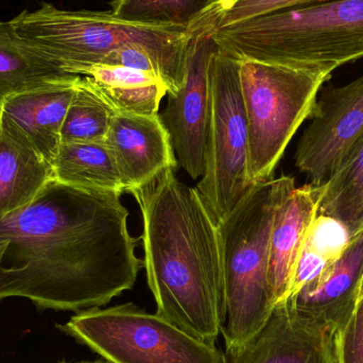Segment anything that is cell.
I'll list each match as a JSON object with an SVG mask.
<instances>
[{
    "mask_svg": "<svg viewBox=\"0 0 363 363\" xmlns=\"http://www.w3.org/2000/svg\"><path fill=\"white\" fill-rule=\"evenodd\" d=\"M123 194L52 179L27 206L0 217V301L38 308H100L131 290L144 268Z\"/></svg>",
    "mask_w": 363,
    "mask_h": 363,
    "instance_id": "6da1fadb",
    "label": "cell"
},
{
    "mask_svg": "<svg viewBox=\"0 0 363 363\" xmlns=\"http://www.w3.org/2000/svg\"><path fill=\"white\" fill-rule=\"evenodd\" d=\"M129 194L142 213L144 268L157 315L216 345L224 302L217 222L174 170Z\"/></svg>",
    "mask_w": 363,
    "mask_h": 363,
    "instance_id": "7a4b0ae2",
    "label": "cell"
},
{
    "mask_svg": "<svg viewBox=\"0 0 363 363\" xmlns=\"http://www.w3.org/2000/svg\"><path fill=\"white\" fill-rule=\"evenodd\" d=\"M233 57L294 68H337L363 57V0H326L213 30Z\"/></svg>",
    "mask_w": 363,
    "mask_h": 363,
    "instance_id": "3957f363",
    "label": "cell"
},
{
    "mask_svg": "<svg viewBox=\"0 0 363 363\" xmlns=\"http://www.w3.org/2000/svg\"><path fill=\"white\" fill-rule=\"evenodd\" d=\"M11 23L21 40L68 74L83 76L113 51L140 46L157 62L168 93L180 85L190 35L185 28L130 23L111 11L60 10L46 2Z\"/></svg>",
    "mask_w": 363,
    "mask_h": 363,
    "instance_id": "277c9868",
    "label": "cell"
},
{
    "mask_svg": "<svg viewBox=\"0 0 363 363\" xmlns=\"http://www.w3.org/2000/svg\"><path fill=\"white\" fill-rule=\"evenodd\" d=\"M277 179L255 184L218 223L223 269L221 335L225 353L251 340L275 308L269 253Z\"/></svg>",
    "mask_w": 363,
    "mask_h": 363,
    "instance_id": "5b68a950",
    "label": "cell"
},
{
    "mask_svg": "<svg viewBox=\"0 0 363 363\" xmlns=\"http://www.w3.org/2000/svg\"><path fill=\"white\" fill-rule=\"evenodd\" d=\"M240 85L249 134L252 185L272 180L288 145L311 119L332 72L240 61Z\"/></svg>",
    "mask_w": 363,
    "mask_h": 363,
    "instance_id": "8992f818",
    "label": "cell"
},
{
    "mask_svg": "<svg viewBox=\"0 0 363 363\" xmlns=\"http://www.w3.org/2000/svg\"><path fill=\"white\" fill-rule=\"evenodd\" d=\"M57 328L112 363H225L216 345L133 303L79 311Z\"/></svg>",
    "mask_w": 363,
    "mask_h": 363,
    "instance_id": "52a82bcc",
    "label": "cell"
},
{
    "mask_svg": "<svg viewBox=\"0 0 363 363\" xmlns=\"http://www.w3.org/2000/svg\"><path fill=\"white\" fill-rule=\"evenodd\" d=\"M240 60L218 47L209 63L208 129L204 172L196 185L217 223L252 187Z\"/></svg>",
    "mask_w": 363,
    "mask_h": 363,
    "instance_id": "ba28073f",
    "label": "cell"
},
{
    "mask_svg": "<svg viewBox=\"0 0 363 363\" xmlns=\"http://www.w3.org/2000/svg\"><path fill=\"white\" fill-rule=\"evenodd\" d=\"M354 304V290L320 306L288 298L251 340L225 353V363H340L342 333Z\"/></svg>",
    "mask_w": 363,
    "mask_h": 363,
    "instance_id": "9c48e42d",
    "label": "cell"
},
{
    "mask_svg": "<svg viewBox=\"0 0 363 363\" xmlns=\"http://www.w3.org/2000/svg\"><path fill=\"white\" fill-rule=\"evenodd\" d=\"M189 32L180 85L167 94V106L160 117L169 132L179 165L196 180L204 172L211 100L209 63L218 45L209 30L196 27Z\"/></svg>",
    "mask_w": 363,
    "mask_h": 363,
    "instance_id": "30bf717a",
    "label": "cell"
},
{
    "mask_svg": "<svg viewBox=\"0 0 363 363\" xmlns=\"http://www.w3.org/2000/svg\"><path fill=\"white\" fill-rule=\"evenodd\" d=\"M311 123L294 155L296 167L313 185H321L338 168L363 134V74L318 96Z\"/></svg>",
    "mask_w": 363,
    "mask_h": 363,
    "instance_id": "8fae6325",
    "label": "cell"
},
{
    "mask_svg": "<svg viewBox=\"0 0 363 363\" xmlns=\"http://www.w3.org/2000/svg\"><path fill=\"white\" fill-rule=\"evenodd\" d=\"M319 209L318 186L308 183L298 187L292 177L277 178L269 253V281L275 306L287 298L298 256Z\"/></svg>",
    "mask_w": 363,
    "mask_h": 363,
    "instance_id": "7c38bea8",
    "label": "cell"
},
{
    "mask_svg": "<svg viewBox=\"0 0 363 363\" xmlns=\"http://www.w3.org/2000/svg\"><path fill=\"white\" fill-rule=\"evenodd\" d=\"M125 192L144 187L179 163L172 138L160 114H115L106 138Z\"/></svg>",
    "mask_w": 363,
    "mask_h": 363,
    "instance_id": "4fadbf2b",
    "label": "cell"
},
{
    "mask_svg": "<svg viewBox=\"0 0 363 363\" xmlns=\"http://www.w3.org/2000/svg\"><path fill=\"white\" fill-rule=\"evenodd\" d=\"M53 179V166L0 110V217L32 202Z\"/></svg>",
    "mask_w": 363,
    "mask_h": 363,
    "instance_id": "5bb4252c",
    "label": "cell"
},
{
    "mask_svg": "<svg viewBox=\"0 0 363 363\" xmlns=\"http://www.w3.org/2000/svg\"><path fill=\"white\" fill-rule=\"evenodd\" d=\"M82 76L57 81L9 97L0 106L25 131L40 155L53 166L66 113Z\"/></svg>",
    "mask_w": 363,
    "mask_h": 363,
    "instance_id": "9a60e30c",
    "label": "cell"
},
{
    "mask_svg": "<svg viewBox=\"0 0 363 363\" xmlns=\"http://www.w3.org/2000/svg\"><path fill=\"white\" fill-rule=\"evenodd\" d=\"M83 76L89 79L115 114L157 115L168 93L167 85L159 74L134 68L99 64L89 68Z\"/></svg>",
    "mask_w": 363,
    "mask_h": 363,
    "instance_id": "2e32d148",
    "label": "cell"
},
{
    "mask_svg": "<svg viewBox=\"0 0 363 363\" xmlns=\"http://www.w3.org/2000/svg\"><path fill=\"white\" fill-rule=\"evenodd\" d=\"M76 76L21 40L11 21H0V106L11 96Z\"/></svg>",
    "mask_w": 363,
    "mask_h": 363,
    "instance_id": "e0dca14e",
    "label": "cell"
},
{
    "mask_svg": "<svg viewBox=\"0 0 363 363\" xmlns=\"http://www.w3.org/2000/svg\"><path fill=\"white\" fill-rule=\"evenodd\" d=\"M53 179L87 189L125 192L114 155L106 140L62 143L53 163Z\"/></svg>",
    "mask_w": 363,
    "mask_h": 363,
    "instance_id": "ac0fdd59",
    "label": "cell"
},
{
    "mask_svg": "<svg viewBox=\"0 0 363 363\" xmlns=\"http://www.w3.org/2000/svg\"><path fill=\"white\" fill-rule=\"evenodd\" d=\"M319 213L342 222L352 238L363 232V134L321 185Z\"/></svg>",
    "mask_w": 363,
    "mask_h": 363,
    "instance_id": "d6986e66",
    "label": "cell"
},
{
    "mask_svg": "<svg viewBox=\"0 0 363 363\" xmlns=\"http://www.w3.org/2000/svg\"><path fill=\"white\" fill-rule=\"evenodd\" d=\"M114 111L87 77H81L66 113L62 143L106 140Z\"/></svg>",
    "mask_w": 363,
    "mask_h": 363,
    "instance_id": "ffe728a7",
    "label": "cell"
},
{
    "mask_svg": "<svg viewBox=\"0 0 363 363\" xmlns=\"http://www.w3.org/2000/svg\"><path fill=\"white\" fill-rule=\"evenodd\" d=\"M218 0H113L111 12L130 23L190 30Z\"/></svg>",
    "mask_w": 363,
    "mask_h": 363,
    "instance_id": "44dd1931",
    "label": "cell"
},
{
    "mask_svg": "<svg viewBox=\"0 0 363 363\" xmlns=\"http://www.w3.org/2000/svg\"><path fill=\"white\" fill-rule=\"evenodd\" d=\"M363 270V232L352 239L347 251L313 283L294 296L308 306L330 304L351 294Z\"/></svg>",
    "mask_w": 363,
    "mask_h": 363,
    "instance_id": "7402d4cb",
    "label": "cell"
},
{
    "mask_svg": "<svg viewBox=\"0 0 363 363\" xmlns=\"http://www.w3.org/2000/svg\"><path fill=\"white\" fill-rule=\"evenodd\" d=\"M323 1L326 0H218L192 28L213 31L279 11Z\"/></svg>",
    "mask_w": 363,
    "mask_h": 363,
    "instance_id": "603a6c76",
    "label": "cell"
},
{
    "mask_svg": "<svg viewBox=\"0 0 363 363\" xmlns=\"http://www.w3.org/2000/svg\"><path fill=\"white\" fill-rule=\"evenodd\" d=\"M352 239L349 230L342 222L319 213L307 233L303 247L332 264L345 254Z\"/></svg>",
    "mask_w": 363,
    "mask_h": 363,
    "instance_id": "cb8c5ba5",
    "label": "cell"
},
{
    "mask_svg": "<svg viewBox=\"0 0 363 363\" xmlns=\"http://www.w3.org/2000/svg\"><path fill=\"white\" fill-rule=\"evenodd\" d=\"M340 363H363V298L354 306L342 333Z\"/></svg>",
    "mask_w": 363,
    "mask_h": 363,
    "instance_id": "d4e9b609",
    "label": "cell"
},
{
    "mask_svg": "<svg viewBox=\"0 0 363 363\" xmlns=\"http://www.w3.org/2000/svg\"><path fill=\"white\" fill-rule=\"evenodd\" d=\"M104 65L123 66L143 72H155L161 77L159 66L152 55L140 46H125L111 52L102 62ZM162 78V77H161ZM163 80V79H162Z\"/></svg>",
    "mask_w": 363,
    "mask_h": 363,
    "instance_id": "484cf974",
    "label": "cell"
},
{
    "mask_svg": "<svg viewBox=\"0 0 363 363\" xmlns=\"http://www.w3.org/2000/svg\"><path fill=\"white\" fill-rule=\"evenodd\" d=\"M363 298V270L362 275H360L359 279H358L357 284H356L355 288H354V301H355V306L358 302Z\"/></svg>",
    "mask_w": 363,
    "mask_h": 363,
    "instance_id": "4316f807",
    "label": "cell"
},
{
    "mask_svg": "<svg viewBox=\"0 0 363 363\" xmlns=\"http://www.w3.org/2000/svg\"><path fill=\"white\" fill-rule=\"evenodd\" d=\"M8 241H0V262H1L2 256H4V252H6V247H8Z\"/></svg>",
    "mask_w": 363,
    "mask_h": 363,
    "instance_id": "83f0119b",
    "label": "cell"
},
{
    "mask_svg": "<svg viewBox=\"0 0 363 363\" xmlns=\"http://www.w3.org/2000/svg\"><path fill=\"white\" fill-rule=\"evenodd\" d=\"M59 363H72V362H59ZM76 363H112L110 362H108V360L104 359V358H99V359L94 360V362H76Z\"/></svg>",
    "mask_w": 363,
    "mask_h": 363,
    "instance_id": "f1b7e54d",
    "label": "cell"
}]
</instances>
